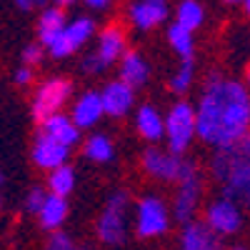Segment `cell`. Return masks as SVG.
<instances>
[{
	"label": "cell",
	"mask_w": 250,
	"mask_h": 250,
	"mask_svg": "<svg viewBox=\"0 0 250 250\" xmlns=\"http://www.w3.org/2000/svg\"><path fill=\"white\" fill-rule=\"evenodd\" d=\"M198 140L213 150L228 148L250 133V90L245 83L213 73L195 103Z\"/></svg>",
	"instance_id": "1"
},
{
	"label": "cell",
	"mask_w": 250,
	"mask_h": 250,
	"mask_svg": "<svg viewBox=\"0 0 250 250\" xmlns=\"http://www.w3.org/2000/svg\"><path fill=\"white\" fill-rule=\"evenodd\" d=\"M213 180L220 185V195L250 208V133L238 143L220 148L210 158Z\"/></svg>",
	"instance_id": "2"
},
{
	"label": "cell",
	"mask_w": 250,
	"mask_h": 250,
	"mask_svg": "<svg viewBox=\"0 0 250 250\" xmlns=\"http://www.w3.org/2000/svg\"><path fill=\"white\" fill-rule=\"evenodd\" d=\"M203 193H205V178L200 173V165L188 158L185 168H183V173L175 183V193H173V203H170L173 220L180 223V225L193 223L198 210H200Z\"/></svg>",
	"instance_id": "3"
},
{
	"label": "cell",
	"mask_w": 250,
	"mask_h": 250,
	"mask_svg": "<svg viewBox=\"0 0 250 250\" xmlns=\"http://www.w3.org/2000/svg\"><path fill=\"white\" fill-rule=\"evenodd\" d=\"M95 233H98V240L108 248H118L128 240L130 235V195L125 190H115L103 210L98 215V223H95Z\"/></svg>",
	"instance_id": "4"
},
{
	"label": "cell",
	"mask_w": 250,
	"mask_h": 250,
	"mask_svg": "<svg viewBox=\"0 0 250 250\" xmlns=\"http://www.w3.org/2000/svg\"><path fill=\"white\" fill-rule=\"evenodd\" d=\"M170 223H173L170 205L165 203L160 195L148 193V195H143V198L135 203L133 228H135V235H138L140 240L163 238L165 233L170 230Z\"/></svg>",
	"instance_id": "5"
},
{
	"label": "cell",
	"mask_w": 250,
	"mask_h": 250,
	"mask_svg": "<svg viewBox=\"0 0 250 250\" xmlns=\"http://www.w3.org/2000/svg\"><path fill=\"white\" fill-rule=\"evenodd\" d=\"M195 138H198L195 105L185 100L173 103V108L165 113V148L175 155H185Z\"/></svg>",
	"instance_id": "6"
},
{
	"label": "cell",
	"mask_w": 250,
	"mask_h": 250,
	"mask_svg": "<svg viewBox=\"0 0 250 250\" xmlns=\"http://www.w3.org/2000/svg\"><path fill=\"white\" fill-rule=\"evenodd\" d=\"M128 53V40H125V30L120 25H108L98 35L95 53H90L83 60V70L85 73H105L108 68L118 65L120 58Z\"/></svg>",
	"instance_id": "7"
},
{
	"label": "cell",
	"mask_w": 250,
	"mask_h": 250,
	"mask_svg": "<svg viewBox=\"0 0 250 250\" xmlns=\"http://www.w3.org/2000/svg\"><path fill=\"white\" fill-rule=\"evenodd\" d=\"M203 223L210 228V230L220 238H233L243 230V223H245V215H243V205H238L235 200L230 198H213L210 203L205 205V213H203Z\"/></svg>",
	"instance_id": "8"
},
{
	"label": "cell",
	"mask_w": 250,
	"mask_h": 250,
	"mask_svg": "<svg viewBox=\"0 0 250 250\" xmlns=\"http://www.w3.org/2000/svg\"><path fill=\"white\" fill-rule=\"evenodd\" d=\"M185 163H188L185 155H175L168 148L150 145V148L143 153V158H140V168H143L145 175L158 180V183H173L175 185L180 173H183V168H185Z\"/></svg>",
	"instance_id": "9"
},
{
	"label": "cell",
	"mask_w": 250,
	"mask_h": 250,
	"mask_svg": "<svg viewBox=\"0 0 250 250\" xmlns=\"http://www.w3.org/2000/svg\"><path fill=\"white\" fill-rule=\"evenodd\" d=\"M70 93H73V85L68 80L62 78H53V80H45L43 85L38 88L35 98H33V118L35 120H48L53 115H58L62 108H65V103L70 100Z\"/></svg>",
	"instance_id": "10"
},
{
	"label": "cell",
	"mask_w": 250,
	"mask_h": 250,
	"mask_svg": "<svg viewBox=\"0 0 250 250\" xmlns=\"http://www.w3.org/2000/svg\"><path fill=\"white\" fill-rule=\"evenodd\" d=\"M93 33H95V23L90 18H75L73 23H68L65 30L58 33L45 48L53 58H65V55H70V53H75L85 45L93 38Z\"/></svg>",
	"instance_id": "11"
},
{
	"label": "cell",
	"mask_w": 250,
	"mask_h": 250,
	"mask_svg": "<svg viewBox=\"0 0 250 250\" xmlns=\"http://www.w3.org/2000/svg\"><path fill=\"white\" fill-rule=\"evenodd\" d=\"M70 150L73 148H65V145L55 143L53 138H48L45 133H38L35 143H33V163L38 168H43L48 173H53L55 168H62V165H68V158H70Z\"/></svg>",
	"instance_id": "12"
},
{
	"label": "cell",
	"mask_w": 250,
	"mask_h": 250,
	"mask_svg": "<svg viewBox=\"0 0 250 250\" xmlns=\"http://www.w3.org/2000/svg\"><path fill=\"white\" fill-rule=\"evenodd\" d=\"M178 250H225V248H223V238L215 235L203 220H193L183 225L178 238Z\"/></svg>",
	"instance_id": "13"
},
{
	"label": "cell",
	"mask_w": 250,
	"mask_h": 250,
	"mask_svg": "<svg viewBox=\"0 0 250 250\" xmlns=\"http://www.w3.org/2000/svg\"><path fill=\"white\" fill-rule=\"evenodd\" d=\"M100 98H103L105 115H110V118H125L135 105V90L130 85H125L120 78L110 80L108 85L100 90Z\"/></svg>",
	"instance_id": "14"
},
{
	"label": "cell",
	"mask_w": 250,
	"mask_h": 250,
	"mask_svg": "<svg viewBox=\"0 0 250 250\" xmlns=\"http://www.w3.org/2000/svg\"><path fill=\"white\" fill-rule=\"evenodd\" d=\"M103 115H105V108H103V98L98 90L83 93L73 103V110H70V118L78 125V130H93L103 120Z\"/></svg>",
	"instance_id": "15"
},
{
	"label": "cell",
	"mask_w": 250,
	"mask_h": 250,
	"mask_svg": "<svg viewBox=\"0 0 250 250\" xmlns=\"http://www.w3.org/2000/svg\"><path fill=\"white\" fill-rule=\"evenodd\" d=\"M135 130L143 140H148L150 145H158L160 140H165V115L153 103H143L135 110Z\"/></svg>",
	"instance_id": "16"
},
{
	"label": "cell",
	"mask_w": 250,
	"mask_h": 250,
	"mask_svg": "<svg viewBox=\"0 0 250 250\" xmlns=\"http://www.w3.org/2000/svg\"><path fill=\"white\" fill-rule=\"evenodd\" d=\"M168 18V5L153 3V0H135L128 5V20L138 30H153L165 23Z\"/></svg>",
	"instance_id": "17"
},
{
	"label": "cell",
	"mask_w": 250,
	"mask_h": 250,
	"mask_svg": "<svg viewBox=\"0 0 250 250\" xmlns=\"http://www.w3.org/2000/svg\"><path fill=\"white\" fill-rule=\"evenodd\" d=\"M118 73H120V80L125 83V85H130L133 90H140L145 83L150 80V65L138 50H128L120 58Z\"/></svg>",
	"instance_id": "18"
},
{
	"label": "cell",
	"mask_w": 250,
	"mask_h": 250,
	"mask_svg": "<svg viewBox=\"0 0 250 250\" xmlns=\"http://www.w3.org/2000/svg\"><path fill=\"white\" fill-rule=\"evenodd\" d=\"M40 133H45L48 138H53L60 145H65V148H73V145H78V140H80L78 125L73 123L70 115H62V113L40 123Z\"/></svg>",
	"instance_id": "19"
},
{
	"label": "cell",
	"mask_w": 250,
	"mask_h": 250,
	"mask_svg": "<svg viewBox=\"0 0 250 250\" xmlns=\"http://www.w3.org/2000/svg\"><path fill=\"white\" fill-rule=\"evenodd\" d=\"M68 213H70L68 200L48 193V200H45V205H43V210L38 213V220H40V225H43L45 230L55 233V230H60V225L68 220Z\"/></svg>",
	"instance_id": "20"
},
{
	"label": "cell",
	"mask_w": 250,
	"mask_h": 250,
	"mask_svg": "<svg viewBox=\"0 0 250 250\" xmlns=\"http://www.w3.org/2000/svg\"><path fill=\"white\" fill-rule=\"evenodd\" d=\"M83 155L93 163H110L115 158V143L105 133H90L83 143Z\"/></svg>",
	"instance_id": "21"
},
{
	"label": "cell",
	"mask_w": 250,
	"mask_h": 250,
	"mask_svg": "<svg viewBox=\"0 0 250 250\" xmlns=\"http://www.w3.org/2000/svg\"><path fill=\"white\" fill-rule=\"evenodd\" d=\"M65 25H68V23H65V13H62L60 8H48V10H43V15H40V20H38L40 43L48 45L58 33L65 30Z\"/></svg>",
	"instance_id": "22"
},
{
	"label": "cell",
	"mask_w": 250,
	"mask_h": 250,
	"mask_svg": "<svg viewBox=\"0 0 250 250\" xmlns=\"http://www.w3.org/2000/svg\"><path fill=\"white\" fill-rule=\"evenodd\" d=\"M205 20V10L198 0H180V5L175 8V23L183 25L185 30L195 33Z\"/></svg>",
	"instance_id": "23"
},
{
	"label": "cell",
	"mask_w": 250,
	"mask_h": 250,
	"mask_svg": "<svg viewBox=\"0 0 250 250\" xmlns=\"http://www.w3.org/2000/svg\"><path fill=\"white\" fill-rule=\"evenodd\" d=\"M168 43L173 48V53L180 55V60H193V53H195V38L190 30H185L183 25L173 23L168 28Z\"/></svg>",
	"instance_id": "24"
},
{
	"label": "cell",
	"mask_w": 250,
	"mask_h": 250,
	"mask_svg": "<svg viewBox=\"0 0 250 250\" xmlns=\"http://www.w3.org/2000/svg\"><path fill=\"white\" fill-rule=\"evenodd\" d=\"M75 170L70 165H62V168H55L50 175H48V193L50 195H58V198H68L73 190H75Z\"/></svg>",
	"instance_id": "25"
},
{
	"label": "cell",
	"mask_w": 250,
	"mask_h": 250,
	"mask_svg": "<svg viewBox=\"0 0 250 250\" xmlns=\"http://www.w3.org/2000/svg\"><path fill=\"white\" fill-rule=\"evenodd\" d=\"M193 80H195V60H180L178 70L170 78V90L178 95H185L193 88Z\"/></svg>",
	"instance_id": "26"
},
{
	"label": "cell",
	"mask_w": 250,
	"mask_h": 250,
	"mask_svg": "<svg viewBox=\"0 0 250 250\" xmlns=\"http://www.w3.org/2000/svg\"><path fill=\"white\" fill-rule=\"evenodd\" d=\"M45 250H80L75 245V240L68 235V233H62V230H55L48 235L45 240Z\"/></svg>",
	"instance_id": "27"
},
{
	"label": "cell",
	"mask_w": 250,
	"mask_h": 250,
	"mask_svg": "<svg viewBox=\"0 0 250 250\" xmlns=\"http://www.w3.org/2000/svg\"><path fill=\"white\" fill-rule=\"evenodd\" d=\"M45 200H48V193L45 190H40V188H35V190H30V195H28V200H25V208H28V213H40L43 210V205H45Z\"/></svg>",
	"instance_id": "28"
},
{
	"label": "cell",
	"mask_w": 250,
	"mask_h": 250,
	"mask_svg": "<svg viewBox=\"0 0 250 250\" xmlns=\"http://www.w3.org/2000/svg\"><path fill=\"white\" fill-rule=\"evenodd\" d=\"M40 58H43V50H40V45H28V48L23 50L25 68H30V65H38V62H40Z\"/></svg>",
	"instance_id": "29"
},
{
	"label": "cell",
	"mask_w": 250,
	"mask_h": 250,
	"mask_svg": "<svg viewBox=\"0 0 250 250\" xmlns=\"http://www.w3.org/2000/svg\"><path fill=\"white\" fill-rule=\"evenodd\" d=\"M13 3L20 8V10H35V8H43L45 5V0H13Z\"/></svg>",
	"instance_id": "30"
},
{
	"label": "cell",
	"mask_w": 250,
	"mask_h": 250,
	"mask_svg": "<svg viewBox=\"0 0 250 250\" xmlns=\"http://www.w3.org/2000/svg\"><path fill=\"white\" fill-rule=\"evenodd\" d=\"M13 80L18 83V85H28V83L33 80V70H30V68H20V70L13 75Z\"/></svg>",
	"instance_id": "31"
},
{
	"label": "cell",
	"mask_w": 250,
	"mask_h": 250,
	"mask_svg": "<svg viewBox=\"0 0 250 250\" xmlns=\"http://www.w3.org/2000/svg\"><path fill=\"white\" fill-rule=\"evenodd\" d=\"M83 3H85L88 8H93V10H105L113 0H83Z\"/></svg>",
	"instance_id": "32"
},
{
	"label": "cell",
	"mask_w": 250,
	"mask_h": 250,
	"mask_svg": "<svg viewBox=\"0 0 250 250\" xmlns=\"http://www.w3.org/2000/svg\"><path fill=\"white\" fill-rule=\"evenodd\" d=\"M70 5H75V0H55V8H60V10H65Z\"/></svg>",
	"instance_id": "33"
},
{
	"label": "cell",
	"mask_w": 250,
	"mask_h": 250,
	"mask_svg": "<svg viewBox=\"0 0 250 250\" xmlns=\"http://www.w3.org/2000/svg\"><path fill=\"white\" fill-rule=\"evenodd\" d=\"M245 85H248V90H250V68H248V75H245Z\"/></svg>",
	"instance_id": "34"
},
{
	"label": "cell",
	"mask_w": 250,
	"mask_h": 250,
	"mask_svg": "<svg viewBox=\"0 0 250 250\" xmlns=\"http://www.w3.org/2000/svg\"><path fill=\"white\" fill-rule=\"evenodd\" d=\"M243 8H245V13L250 15V0H245V3H243Z\"/></svg>",
	"instance_id": "35"
},
{
	"label": "cell",
	"mask_w": 250,
	"mask_h": 250,
	"mask_svg": "<svg viewBox=\"0 0 250 250\" xmlns=\"http://www.w3.org/2000/svg\"><path fill=\"white\" fill-rule=\"evenodd\" d=\"M225 3H230V5H235V3H245V0H225Z\"/></svg>",
	"instance_id": "36"
},
{
	"label": "cell",
	"mask_w": 250,
	"mask_h": 250,
	"mask_svg": "<svg viewBox=\"0 0 250 250\" xmlns=\"http://www.w3.org/2000/svg\"><path fill=\"white\" fill-rule=\"evenodd\" d=\"M230 250H245V248H243V245H235V248H230Z\"/></svg>",
	"instance_id": "37"
},
{
	"label": "cell",
	"mask_w": 250,
	"mask_h": 250,
	"mask_svg": "<svg viewBox=\"0 0 250 250\" xmlns=\"http://www.w3.org/2000/svg\"><path fill=\"white\" fill-rule=\"evenodd\" d=\"M153 3H165V0H153Z\"/></svg>",
	"instance_id": "38"
},
{
	"label": "cell",
	"mask_w": 250,
	"mask_h": 250,
	"mask_svg": "<svg viewBox=\"0 0 250 250\" xmlns=\"http://www.w3.org/2000/svg\"><path fill=\"white\" fill-rule=\"evenodd\" d=\"M80 250H93V248H80Z\"/></svg>",
	"instance_id": "39"
},
{
	"label": "cell",
	"mask_w": 250,
	"mask_h": 250,
	"mask_svg": "<svg viewBox=\"0 0 250 250\" xmlns=\"http://www.w3.org/2000/svg\"><path fill=\"white\" fill-rule=\"evenodd\" d=\"M0 180H3V175H0Z\"/></svg>",
	"instance_id": "40"
}]
</instances>
